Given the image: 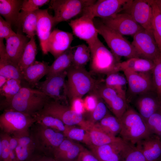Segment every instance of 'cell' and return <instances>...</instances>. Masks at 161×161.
<instances>
[{
	"instance_id": "6da1fadb",
	"label": "cell",
	"mask_w": 161,
	"mask_h": 161,
	"mask_svg": "<svg viewBox=\"0 0 161 161\" xmlns=\"http://www.w3.org/2000/svg\"><path fill=\"white\" fill-rule=\"evenodd\" d=\"M50 99L37 89L23 86L12 98L1 102L0 107L4 110H13L33 116L43 108Z\"/></svg>"
},
{
	"instance_id": "7a4b0ae2",
	"label": "cell",
	"mask_w": 161,
	"mask_h": 161,
	"mask_svg": "<svg viewBox=\"0 0 161 161\" xmlns=\"http://www.w3.org/2000/svg\"><path fill=\"white\" fill-rule=\"evenodd\" d=\"M120 121L121 129L120 137L126 142L135 145L151 134L145 121L130 106H128Z\"/></svg>"
},
{
	"instance_id": "3957f363",
	"label": "cell",
	"mask_w": 161,
	"mask_h": 161,
	"mask_svg": "<svg viewBox=\"0 0 161 161\" xmlns=\"http://www.w3.org/2000/svg\"><path fill=\"white\" fill-rule=\"evenodd\" d=\"M66 82L68 98L70 103L77 98H81L93 91L98 83L84 67L72 65L66 70Z\"/></svg>"
},
{
	"instance_id": "277c9868",
	"label": "cell",
	"mask_w": 161,
	"mask_h": 161,
	"mask_svg": "<svg viewBox=\"0 0 161 161\" xmlns=\"http://www.w3.org/2000/svg\"><path fill=\"white\" fill-rule=\"evenodd\" d=\"M36 122L34 117L11 109H6L0 116L2 132L17 138L30 135V130Z\"/></svg>"
},
{
	"instance_id": "5b68a950",
	"label": "cell",
	"mask_w": 161,
	"mask_h": 161,
	"mask_svg": "<svg viewBox=\"0 0 161 161\" xmlns=\"http://www.w3.org/2000/svg\"><path fill=\"white\" fill-rule=\"evenodd\" d=\"M88 46L90 50V67L92 72L107 75L119 72L120 58L109 50L99 38Z\"/></svg>"
},
{
	"instance_id": "8992f818",
	"label": "cell",
	"mask_w": 161,
	"mask_h": 161,
	"mask_svg": "<svg viewBox=\"0 0 161 161\" xmlns=\"http://www.w3.org/2000/svg\"><path fill=\"white\" fill-rule=\"evenodd\" d=\"M30 135L33 140L37 152L52 157L54 151L65 138L63 133L46 127L37 122L31 127Z\"/></svg>"
},
{
	"instance_id": "52a82bcc",
	"label": "cell",
	"mask_w": 161,
	"mask_h": 161,
	"mask_svg": "<svg viewBox=\"0 0 161 161\" xmlns=\"http://www.w3.org/2000/svg\"><path fill=\"white\" fill-rule=\"evenodd\" d=\"M95 25L98 34L103 37L111 51L115 55L120 58L123 57L129 59L139 58L131 43L123 35L108 27L102 22Z\"/></svg>"
},
{
	"instance_id": "ba28073f",
	"label": "cell",
	"mask_w": 161,
	"mask_h": 161,
	"mask_svg": "<svg viewBox=\"0 0 161 161\" xmlns=\"http://www.w3.org/2000/svg\"><path fill=\"white\" fill-rule=\"evenodd\" d=\"M94 0H52L49 8L54 12V25L67 21L81 13L87 7L94 4Z\"/></svg>"
},
{
	"instance_id": "9c48e42d",
	"label": "cell",
	"mask_w": 161,
	"mask_h": 161,
	"mask_svg": "<svg viewBox=\"0 0 161 161\" xmlns=\"http://www.w3.org/2000/svg\"><path fill=\"white\" fill-rule=\"evenodd\" d=\"M38 112L55 117L67 126L77 125L84 129L86 123L83 114L78 113L70 107L53 100H50Z\"/></svg>"
},
{
	"instance_id": "30bf717a",
	"label": "cell",
	"mask_w": 161,
	"mask_h": 161,
	"mask_svg": "<svg viewBox=\"0 0 161 161\" xmlns=\"http://www.w3.org/2000/svg\"><path fill=\"white\" fill-rule=\"evenodd\" d=\"M133 0H98L86 7L82 14L93 18L104 19L113 17L125 11L130 6Z\"/></svg>"
},
{
	"instance_id": "8fae6325",
	"label": "cell",
	"mask_w": 161,
	"mask_h": 161,
	"mask_svg": "<svg viewBox=\"0 0 161 161\" xmlns=\"http://www.w3.org/2000/svg\"><path fill=\"white\" fill-rule=\"evenodd\" d=\"M66 71L46 77L44 81L39 82L35 87L53 100L61 103H67V90L65 78Z\"/></svg>"
},
{
	"instance_id": "7c38bea8",
	"label": "cell",
	"mask_w": 161,
	"mask_h": 161,
	"mask_svg": "<svg viewBox=\"0 0 161 161\" xmlns=\"http://www.w3.org/2000/svg\"><path fill=\"white\" fill-rule=\"evenodd\" d=\"M131 44L139 58L153 61L161 55L152 30L140 31L133 36Z\"/></svg>"
},
{
	"instance_id": "4fadbf2b",
	"label": "cell",
	"mask_w": 161,
	"mask_h": 161,
	"mask_svg": "<svg viewBox=\"0 0 161 161\" xmlns=\"http://www.w3.org/2000/svg\"><path fill=\"white\" fill-rule=\"evenodd\" d=\"M94 18L86 14L71 20L68 23L73 34L80 39L85 41L89 46L98 38L97 30L93 21Z\"/></svg>"
},
{
	"instance_id": "5bb4252c",
	"label": "cell",
	"mask_w": 161,
	"mask_h": 161,
	"mask_svg": "<svg viewBox=\"0 0 161 161\" xmlns=\"http://www.w3.org/2000/svg\"><path fill=\"white\" fill-rule=\"evenodd\" d=\"M102 19V22L105 25L122 35L134 36L143 29L135 21L130 14L126 12L120 13L113 17Z\"/></svg>"
},
{
	"instance_id": "9a60e30c",
	"label": "cell",
	"mask_w": 161,
	"mask_h": 161,
	"mask_svg": "<svg viewBox=\"0 0 161 161\" xmlns=\"http://www.w3.org/2000/svg\"><path fill=\"white\" fill-rule=\"evenodd\" d=\"M125 12L130 14L144 29L152 30L153 13L151 0H133L130 7Z\"/></svg>"
},
{
	"instance_id": "2e32d148",
	"label": "cell",
	"mask_w": 161,
	"mask_h": 161,
	"mask_svg": "<svg viewBox=\"0 0 161 161\" xmlns=\"http://www.w3.org/2000/svg\"><path fill=\"white\" fill-rule=\"evenodd\" d=\"M123 71L126 79L129 91L133 95L137 96L152 91L154 87L150 72H137L129 69Z\"/></svg>"
},
{
	"instance_id": "e0dca14e",
	"label": "cell",
	"mask_w": 161,
	"mask_h": 161,
	"mask_svg": "<svg viewBox=\"0 0 161 161\" xmlns=\"http://www.w3.org/2000/svg\"><path fill=\"white\" fill-rule=\"evenodd\" d=\"M73 40L72 33L55 29L52 31L48 41V52L55 59L70 47Z\"/></svg>"
},
{
	"instance_id": "ac0fdd59",
	"label": "cell",
	"mask_w": 161,
	"mask_h": 161,
	"mask_svg": "<svg viewBox=\"0 0 161 161\" xmlns=\"http://www.w3.org/2000/svg\"><path fill=\"white\" fill-rule=\"evenodd\" d=\"M37 16L36 35L38 38L43 53L48 54L47 44L54 25L53 16L50 15L48 9H39L36 11Z\"/></svg>"
},
{
	"instance_id": "d6986e66",
	"label": "cell",
	"mask_w": 161,
	"mask_h": 161,
	"mask_svg": "<svg viewBox=\"0 0 161 161\" xmlns=\"http://www.w3.org/2000/svg\"><path fill=\"white\" fill-rule=\"evenodd\" d=\"M125 141H120L99 146H89L99 161H119Z\"/></svg>"
},
{
	"instance_id": "ffe728a7",
	"label": "cell",
	"mask_w": 161,
	"mask_h": 161,
	"mask_svg": "<svg viewBox=\"0 0 161 161\" xmlns=\"http://www.w3.org/2000/svg\"><path fill=\"white\" fill-rule=\"evenodd\" d=\"M152 91L137 96L134 101L137 112L145 122L160 108L161 101L152 95Z\"/></svg>"
},
{
	"instance_id": "44dd1931",
	"label": "cell",
	"mask_w": 161,
	"mask_h": 161,
	"mask_svg": "<svg viewBox=\"0 0 161 161\" xmlns=\"http://www.w3.org/2000/svg\"><path fill=\"white\" fill-rule=\"evenodd\" d=\"M140 150L146 161H159L161 159V139L151 134L135 145Z\"/></svg>"
},
{
	"instance_id": "7402d4cb",
	"label": "cell",
	"mask_w": 161,
	"mask_h": 161,
	"mask_svg": "<svg viewBox=\"0 0 161 161\" xmlns=\"http://www.w3.org/2000/svg\"><path fill=\"white\" fill-rule=\"evenodd\" d=\"M17 33L6 40L5 48L10 60L18 65L30 38L21 33Z\"/></svg>"
},
{
	"instance_id": "603a6c76",
	"label": "cell",
	"mask_w": 161,
	"mask_h": 161,
	"mask_svg": "<svg viewBox=\"0 0 161 161\" xmlns=\"http://www.w3.org/2000/svg\"><path fill=\"white\" fill-rule=\"evenodd\" d=\"M0 75L24 81L22 72L18 66L13 63L7 55L3 41H0Z\"/></svg>"
},
{
	"instance_id": "cb8c5ba5",
	"label": "cell",
	"mask_w": 161,
	"mask_h": 161,
	"mask_svg": "<svg viewBox=\"0 0 161 161\" xmlns=\"http://www.w3.org/2000/svg\"><path fill=\"white\" fill-rule=\"evenodd\" d=\"M49 63L43 61H35L23 72L24 81L31 87H35L39 80L48 74L49 66Z\"/></svg>"
},
{
	"instance_id": "d4e9b609",
	"label": "cell",
	"mask_w": 161,
	"mask_h": 161,
	"mask_svg": "<svg viewBox=\"0 0 161 161\" xmlns=\"http://www.w3.org/2000/svg\"><path fill=\"white\" fill-rule=\"evenodd\" d=\"M23 0H0V14L11 25L18 27V18Z\"/></svg>"
},
{
	"instance_id": "484cf974",
	"label": "cell",
	"mask_w": 161,
	"mask_h": 161,
	"mask_svg": "<svg viewBox=\"0 0 161 161\" xmlns=\"http://www.w3.org/2000/svg\"><path fill=\"white\" fill-rule=\"evenodd\" d=\"M86 130L89 134L91 145L99 146L120 141V137H114L106 133L96 123L87 121Z\"/></svg>"
},
{
	"instance_id": "4316f807",
	"label": "cell",
	"mask_w": 161,
	"mask_h": 161,
	"mask_svg": "<svg viewBox=\"0 0 161 161\" xmlns=\"http://www.w3.org/2000/svg\"><path fill=\"white\" fill-rule=\"evenodd\" d=\"M154 66L151 60L140 58H133L120 62L119 64V71L129 69L137 72H147L152 71Z\"/></svg>"
},
{
	"instance_id": "83f0119b",
	"label": "cell",
	"mask_w": 161,
	"mask_h": 161,
	"mask_svg": "<svg viewBox=\"0 0 161 161\" xmlns=\"http://www.w3.org/2000/svg\"><path fill=\"white\" fill-rule=\"evenodd\" d=\"M37 16L36 12H26L21 10L18 18V29L30 39L36 34Z\"/></svg>"
},
{
	"instance_id": "f1b7e54d",
	"label": "cell",
	"mask_w": 161,
	"mask_h": 161,
	"mask_svg": "<svg viewBox=\"0 0 161 161\" xmlns=\"http://www.w3.org/2000/svg\"><path fill=\"white\" fill-rule=\"evenodd\" d=\"M72 47H71L56 58L52 64L49 66L46 78L66 71L72 65Z\"/></svg>"
},
{
	"instance_id": "f546056e",
	"label": "cell",
	"mask_w": 161,
	"mask_h": 161,
	"mask_svg": "<svg viewBox=\"0 0 161 161\" xmlns=\"http://www.w3.org/2000/svg\"><path fill=\"white\" fill-rule=\"evenodd\" d=\"M17 139L16 151L18 160L28 161L37 152L33 140L30 135Z\"/></svg>"
},
{
	"instance_id": "4dcf8cb0",
	"label": "cell",
	"mask_w": 161,
	"mask_h": 161,
	"mask_svg": "<svg viewBox=\"0 0 161 161\" xmlns=\"http://www.w3.org/2000/svg\"><path fill=\"white\" fill-rule=\"evenodd\" d=\"M37 52L35 37H32L27 43L18 65L22 73L27 68L35 61Z\"/></svg>"
},
{
	"instance_id": "1f68e13d",
	"label": "cell",
	"mask_w": 161,
	"mask_h": 161,
	"mask_svg": "<svg viewBox=\"0 0 161 161\" xmlns=\"http://www.w3.org/2000/svg\"><path fill=\"white\" fill-rule=\"evenodd\" d=\"M107 75L105 80V85L115 90L120 95L126 97V87L127 82L125 76L117 73Z\"/></svg>"
},
{
	"instance_id": "d6a6232c",
	"label": "cell",
	"mask_w": 161,
	"mask_h": 161,
	"mask_svg": "<svg viewBox=\"0 0 161 161\" xmlns=\"http://www.w3.org/2000/svg\"><path fill=\"white\" fill-rule=\"evenodd\" d=\"M103 131L109 134L116 137L121 129L120 120L109 113L100 121L96 123Z\"/></svg>"
},
{
	"instance_id": "836d02e7",
	"label": "cell",
	"mask_w": 161,
	"mask_h": 161,
	"mask_svg": "<svg viewBox=\"0 0 161 161\" xmlns=\"http://www.w3.org/2000/svg\"><path fill=\"white\" fill-rule=\"evenodd\" d=\"M72 65L77 67H84L90 60L91 52L89 46L82 44L72 47Z\"/></svg>"
},
{
	"instance_id": "e575fe53",
	"label": "cell",
	"mask_w": 161,
	"mask_h": 161,
	"mask_svg": "<svg viewBox=\"0 0 161 161\" xmlns=\"http://www.w3.org/2000/svg\"><path fill=\"white\" fill-rule=\"evenodd\" d=\"M36 122L56 131L63 133L66 125L60 120L51 115L38 112L33 116Z\"/></svg>"
},
{
	"instance_id": "d590c367",
	"label": "cell",
	"mask_w": 161,
	"mask_h": 161,
	"mask_svg": "<svg viewBox=\"0 0 161 161\" xmlns=\"http://www.w3.org/2000/svg\"><path fill=\"white\" fill-rule=\"evenodd\" d=\"M63 133L66 138L82 142L89 146L91 145L87 131L81 127L66 125L65 130Z\"/></svg>"
},
{
	"instance_id": "8d00e7d4",
	"label": "cell",
	"mask_w": 161,
	"mask_h": 161,
	"mask_svg": "<svg viewBox=\"0 0 161 161\" xmlns=\"http://www.w3.org/2000/svg\"><path fill=\"white\" fill-rule=\"evenodd\" d=\"M119 161H146L141 151L135 145L125 141Z\"/></svg>"
},
{
	"instance_id": "74e56055",
	"label": "cell",
	"mask_w": 161,
	"mask_h": 161,
	"mask_svg": "<svg viewBox=\"0 0 161 161\" xmlns=\"http://www.w3.org/2000/svg\"><path fill=\"white\" fill-rule=\"evenodd\" d=\"M153 16L152 28L153 34L161 53V13L154 0H151Z\"/></svg>"
},
{
	"instance_id": "f35d334b",
	"label": "cell",
	"mask_w": 161,
	"mask_h": 161,
	"mask_svg": "<svg viewBox=\"0 0 161 161\" xmlns=\"http://www.w3.org/2000/svg\"><path fill=\"white\" fill-rule=\"evenodd\" d=\"M23 82L20 80L8 79L4 85L0 88V95L5 97L4 100H9L16 95L23 86Z\"/></svg>"
},
{
	"instance_id": "ab89813d",
	"label": "cell",
	"mask_w": 161,
	"mask_h": 161,
	"mask_svg": "<svg viewBox=\"0 0 161 161\" xmlns=\"http://www.w3.org/2000/svg\"><path fill=\"white\" fill-rule=\"evenodd\" d=\"M84 148L80 144L75 143L69 149L55 156L57 161H76Z\"/></svg>"
},
{
	"instance_id": "60d3db41",
	"label": "cell",
	"mask_w": 161,
	"mask_h": 161,
	"mask_svg": "<svg viewBox=\"0 0 161 161\" xmlns=\"http://www.w3.org/2000/svg\"><path fill=\"white\" fill-rule=\"evenodd\" d=\"M145 122L151 134L161 139V110L160 108Z\"/></svg>"
},
{
	"instance_id": "b9f144b4",
	"label": "cell",
	"mask_w": 161,
	"mask_h": 161,
	"mask_svg": "<svg viewBox=\"0 0 161 161\" xmlns=\"http://www.w3.org/2000/svg\"><path fill=\"white\" fill-rule=\"evenodd\" d=\"M154 67L152 71L154 88L157 96L161 101V55L154 60Z\"/></svg>"
},
{
	"instance_id": "7bdbcfd3",
	"label": "cell",
	"mask_w": 161,
	"mask_h": 161,
	"mask_svg": "<svg viewBox=\"0 0 161 161\" xmlns=\"http://www.w3.org/2000/svg\"><path fill=\"white\" fill-rule=\"evenodd\" d=\"M97 95L98 96L97 103L95 109L91 112V120H89L94 123L99 122L108 113L106 104L100 100L101 98Z\"/></svg>"
},
{
	"instance_id": "ee69618b",
	"label": "cell",
	"mask_w": 161,
	"mask_h": 161,
	"mask_svg": "<svg viewBox=\"0 0 161 161\" xmlns=\"http://www.w3.org/2000/svg\"><path fill=\"white\" fill-rule=\"evenodd\" d=\"M0 161H10L9 136L2 132L0 134Z\"/></svg>"
},
{
	"instance_id": "f6af8a7d",
	"label": "cell",
	"mask_w": 161,
	"mask_h": 161,
	"mask_svg": "<svg viewBox=\"0 0 161 161\" xmlns=\"http://www.w3.org/2000/svg\"><path fill=\"white\" fill-rule=\"evenodd\" d=\"M50 1L49 0H24L21 10L26 12H34Z\"/></svg>"
},
{
	"instance_id": "bcb514c9",
	"label": "cell",
	"mask_w": 161,
	"mask_h": 161,
	"mask_svg": "<svg viewBox=\"0 0 161 161\" xmlns=\"http://www.w3.org/2000/svg\"><path fill=\"white\" fill-rule=\"evenodd\" d=\"M12 29L11 25L0 16V40H6L17 35Z\"/></svg>"
},
{
	"instance_id": "7dc6e473",
	"label": "cell",
	"mask_w": 161,
	"mask_h": 161,
	"mask_svg": "<svg viewBox=\"0 0 161 161\" xmlns=\"http://www.w3.org/2000/svg\"><path fill=\"white\" fill-rule=\"evenodd\" d=\"M83 100L86 111L91 112L97 105L98 96L95 93H92L87 96Z\"/></svg>"
},
{
	"instance_id": "c3c4849f",
	"label": "cell",
	"mask_w": 161,
	"mask_h": 161,
	"mask_svg": "<svg viewBox=\"0 0 161 161\" xmlns=\"http://www.w3.org/2000/svg\"><path fill=\"white\" fill-rule=\"evenodd\" d=\"M9 136L10 161H18L16 151L18 144V139L12 136Z\"/></svg>"
},
{
	"instance_id": "681fc988",
	"label": "cell",
	"mask_w": 161,
	"mask_h": 161,
	"mask_svg": "<svg viewBox=\"0 0 161 161\" xmlns=\"http://www.w3.org/2000/svg\"><path fill=\"white\" fill-rule=\"evenodd\" d=\"M71 108L76 112L83 114L86 111L83 100L81 98H77L70 103Z\"/></svg>"
},
{
	"instance_id": "f907efd6",
	"label": "cell",
	"mask_w": 161,
	"mask_h": 161,
	"mask_svg": "<svg viewBox=\"0 0 161 161\" xmlns=\"http://www.w3.org/2000/svg\"><path fill=\"white\" fill-rule=\"evenodd\" d=\"M78 159L81 161H99L91 151L85 148L81 152Z\"/></svg>"
},
{
	"instance_id": "816d5d0a",
	"label": "cell",
	"mask_w": 161,
	"mask_h": 161,
	"mask_svg": "<svg viewBox=\"0 0 161 161\" xmlns=\"http://www.w3.org/2000/svg\"><path fill=\"white\" fill-rule=\"evenodd\" d=\"M28 161H57L52 157L36 153Z\"/></svg>"
},
{
	"instance_id": "f5cc1de1",
	"label": "cell",
	"mask_w": 161,
	"mask_h": 161,
	"mask_svg": "<svg viewBox=\"0 0 161 161\" xmlns=\"http://www.w3.org/2000/svg\"><path fill=\"white\" fill-rule=\"evenodd\" d=\"M8 79L3 76L0 75V88L4 85Z\"/></svg>"
},
{
	"instance_id": "db71d44e",
	"label": "cell",
	"mask_w": 161,
	"mask_h": 161,
	"mask_svg": "<svg viewBox=\"0 0 161 161\" xmlns=\"http://www.w3.org/2000/svg\"><path fill=\"white\" fill-rule=\"evenodd\" d=\"M155 1L161 13V0H155Z\"/></svg>"
},
{
	"instance_id": "11a10c76",
	"label": "cell",
	"mask_w": 161,
	"mask_h": 161,
	"mask_svg": "<svg viewBox=\"0 0 161 161\" xmlns=\"http://www.w3.org/2000/svg\"><path fill=\"white\" fill-rule=\"evenodd\" d=\"M76 161H81L78 158V160H77Z\"/></svg>"
},
{
	"instance_id": "9f6ffc18",
	"label": "cell",
	"mask_w": 161,
	"mask_h": 161,
	"mask_svg": "<svg viewBox=\"0 0 161 161\" xmlns=\"http://www.w3.org/2000/svg\"><path fill=\"white\" fill-rule=\"evenodd\" d=\"M160 109L161 110V103H160Z\"/></svg>"
},
{
	"instance_id": "6f0895ef",
	"label": "cell",
	"mask_w": 161,
	"mask_h": 161,
	"mask_svg": "<svg viewBox=\"0 0 161 161\" xmlns=\"http://www.w3.org/2000/svg\"><path fill=\"white\" fill-rule=\"evenodd\" d=\"M159 161H161V159Z\"/></svg>"
}]
</instances>
